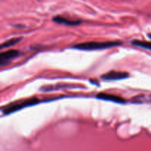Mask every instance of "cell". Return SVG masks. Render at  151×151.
<instances>
[{"mask_svg": "<svg viewBox=\"0 0 151 151\" xmlns=\"http://www.w3.org/2000/svg\"><path fill=\"white\" fill-rule=\"evenodd\" d=\"M122 43L119 41H89L81 44H78L73 47L74 49L81 50H97L114 47L119 46Z\"/></svg>", "mask_w": 151, "mask_h": 151, "instance_id": "1", "label": "cell"}, {"mask_svg": "<svg viewBox=\"0 0 151 151\" xmlns=\"http://www.w3.org/2000/svg\"><path fill=\"white\" fill-rule=\"evenodd\" d=\"M38 102H39V100H38L36 97L28 99V100L23 101L22 103H16V104H13L7 106V108H5V109H4L3 112H4V114H10L13 113V112H16L17 111L21 110V109H24V108L35 105L37 103H38Z\"/></svg>", "mask_w": 151, "mask_h": 151, "instance_id": "2", "label": "cell"}, {"mask_svg": "<svg viewBox=\"0 0 151 151\" xmlns=\"http://www.w3.org/2000/svg\"><path fill=\"white\" fill-rule=\"evenodd\" d=\"M128 77H129V74L128 72L111 71L102 75L101 78L106 81H119V80L125 79Z\"/></svg>", "mask_w": 151, "mask_h": 151, "instance_id": "3", "label": "cell"}, {"mask_svg": "<svg viewBox=\"0 0 151 151\" xmlns=\"http://www.w3.org/2000/svg\"><path fill=\"white\" fill-rule=\"evenodd\" d=\"M97 98L100 99V100L111 101V102H114V103H125V100L124 98H122V97L114 95V94H106V93H100V94H98L97 95Z\"/></svg>", "mask_w": 151, "mask_h": 151, "instance_id": "4", "label": "cell"}, {"mask_svg": "<svg viewBox=\"0 0 151 151\" xmlns=\"http://www.w3.org/2000/svg\"><path fill=\"white\" fill-rule=\"evenodd\" d=\"M53 22L58 24H60L68 25V26H76V25H79L81 23V21L72 20V19H67V18L60 16H57L53 18Z\"/></svg>", "mask_w": 151, "mask_h": 151, "instance_id": "5", "label": "cell"}, {"mask_svg": "<svg viewBox=\"0 0 151 151\" xmlns=\"http://www.w3.org/2000/svg\"><path fill=\"white\" fill-rule=\"evenodd\" d=\"M19 55V50H7V51L2 52L0 53V59L1 60H3L4 62L7 63L9 60L12 58H14L16 56H18Z\"/></svg>", "mask_w": 151, "mask_h": 151, "instance_id": "6", "label": "cell"}, {"mask_svg": "<svg viewBox=\"0 0 151 151\" xmlns=\"http://www.w3.org/2000/svg\"><path fill=\"white\" fill-rule=\"evenodd\" d=\"M22 38H11V39L7 40L5 42L0 44V50H2V49L7 48V47H11V46L15 45V44H16L17 43H19V41H22Z\"/></svg>", "mask_w": 151, "mask_h": 151, "instance_id": "7", "label": "cell"}, {"mask_svg": "<svg viewBox=\"0 0 151 151\" xmlns=\"http://www.w3.org/2000/svg\"><path fill=\"white\" fill-rule=\"evenodd\" d=\"M132 44L137 47H142V48L147 49L151 50V42L146 41H141V40H134L132 41Z\"/></svg>", "mask_w": 151, "mask_h": 151, "instance_id": "8", "label": "cell"}, {"mask_svg": "<svg viewBox=\"0 0 151 151\" xmlns=\"http://www.w3.org/2000/svg\"><path fill=\"white\" fill-rule=\"evenodd\" d=\"M5 62H4L3 61V60H1V59H0V66H2V65H4V64H5Z\"/></svg>", "mask_w": 151, "mask_h": 151, "instance_id": "9", "label": "cell"}, {"mask_svg": "<svg viewBox=\"0 0 151 151\" xmlns=\"http://www.w3.org/2000/svg\"><path fill=\"white\" fill-rule=\"evenodd\" d=\"M148 37H149V38H150V39H151V34H149V35H148Z\"/></svg>", "mask_w": 151, "mask_h": 151, "instance_id": "10", "label": "cell"}]
</instances>
